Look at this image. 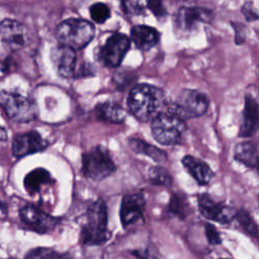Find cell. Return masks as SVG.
Returning <instances> with one entry per match:
<instances>
[{"label":"cell","mask_w":259,"mask_h":259,"mask_svg":"<svg viewBox=\"0 0 259 259\" xmlns=\"http://www.w3.org/2000/svg\"><path fill=\"white\" fill-rule=\"evenodd\" d=\"M128 146L132 149V151H134L135 153L148 156L149 158H151L153 161L157 163H163L167 160V154L164 151L140 139H136V138L130 139Z\"/></svg>","instance_id":"cell-20"},{"label":"cell","mask_w":259,"mask_h":259,"mask_svg":"<svg viewBox=\"0 0 259 259\" xmlns=\"http://www.w3.org/2000/svg\"><path fill=\"white\" fill-rule=\"evenodd\" d=\"M235 219L238 221L239 225L242 227V229L248 233L251 236L257 237L259 230L258 227L256 225V223L254 222V220L252 219V217L244 209H240L236 212V217Z\"/></svg>","instance_id":"cell-26"},{"label":"cell","mask_w":259,"mask_h":259,"mask_svg":"<svg viewBox=\"0 0 259 259\" xmlns=\"http://www.w3.org/2000/svg\"><path fill=\"white\" fill-rule=\"evenodd\" d=\"M0 105L15 122H28L35 118L36 105L28 97L13 91H0Z\"/></svg>","instance_id":"cell-7"},{"label":"cell","mask_w":259,"mask_h":259,"mask_svg":"<svg viewBox=\"0 0 259 259\" xmlns=\"http://www.w3.org/2000/svg\"><path fill=\"white\" fill-rule=\"evenodd\" d=\"M132 40L135 46L143 51H148L155 47L159 41L158 31L147 25H137L131 30Z\"/></svg>","instance_id":"cell-18"},{"label":"cell","mask_w":259,"mask_h":259,"mask_svg":"<svg viewBox=\"0 0 259 259\" xmlns=\"http://www.w3.org/2000/svg\"><path fill=\"white\" fill-rule=\"evenodd\" d=\"M107 206L103 199H97L87 209L86 222L82 228L81 241L84 245H100L110 237L107 228Z\"/></svg>","instance_id":"cell-2"},{"label":"cell","mask_w":259,"mask_h":259,"mask_svg":"<svg viewBox=\"0 0 259 259\" xmlns=\"http://www.w3.org/2000/svg\"><path fill=\"white\" fill-rule=\"evenodd\" d=\"M211 17V12L202 7H181L175 14L174 24L176 31L186 35L193 33L200 24L207 22Z\"/></svg>","instance_id":"cell-8"},{"label":"cell","mask_w":259,"mask_h":259,"mask_svg":"<svg viewBox=\"0 0 259 259\" xmlns=\"http://www.w3.org/2000/svg\"><path fill=\"white\" fill-rule=\"evenodd\" d=\"M255 168L258 170V172H259V156H258V158H257V162H256V166H255Z\"/></svg>","instance_id":"cell-33"},{"label":"cell","mask_w":259,"mask_h":259,"mask_svg":"<svg viewBox=\"0 0 259 259\" xmlns=\"http://www.w3.org/2000/svg\"><path fill=\"white\" fill-rule=\"evenodd\" d=\"M147 7L157 17H163L166 14V10L161 0H147Z\"/></svg>","instance_id":"cell-30"},{"label":"cell","mask_w":259,"mask_h":259,"mask_svg":"<svg viewBox=\"0 0 259 259\" xmlns=\"http://www.w3.org/2000/svg\"><path fill=\"white\" fill-rule=\"evenodd\" d=\"M131 41L124 34L114 33L110 35L100 50L101 62L109 68L120 65L130 49Z\"/></svg>","instance_id":"cell-9"},{"label":"cell","mask_w":259,"mask_h":259,"mask_svg":"<svg viewBox=\"0 0 259 259\" xmlns=\"http://www.w3.org/2000/svg\"><path fill=\"white\" fill-rule=\"evenodd\" d=\"M122 6L127 15H140L147 7V0H122Z\"/></svg>","instance_id":"cell-28"},{"label":"cell","mask_w":259,"mask_h":259,"mask_svg":"<svg viewBox=\"0 0 259 259\" xmlns=\"http://www.w3.org/2000/svg\"><path fill=\"white\" fill-rule=\"evenodd\" d=\"M97 119L110 123H121L126 117L123 108L113 102H103L95 107Z\"/></svg>","instance_id":"cell-19"},{"label":"cell","mask_w":259,"mask_h":259,"mask_svg":"<svg viewBox=\"0 0 259 259\" xmlns=\"http://www.w3.org/2000/svg\"><path fill=\"white\" fill-rule=\"evenodd\" d=\"M0 38L8 49L18 51L26 45L27 32L20 22L6 18L0 22Z\"/></svg>","instance_id":"cell-13"},{"label":"cell","mask_w":259,"mask_h":259,"mask_svg":"<svg viewBox=\"0 0 259 259\" xmlns=\"http://www.w3.org/2000/svg\"><path fill=\"white\" fill-rule=\"evenodd\" d=\"M182 164L199 185H207L214 175L211 168L204 161L196 157L186 155L182 158Z\"/></svg>","instance_id":"cell-17"},{"label":"cell","mask_w":259,"mask_h":259,"mask_svg":"<svg viewBox=\"0 0 259 259\" xmlns=\"http://www.w3.org/2000/svg\"><path fill=\"white\" fill-rule=\"evenodd\" d=\"M54 181L50 172L45 168H36L30 171L24 178V187L30 194L36 193L41 186L50 184Z\"/></svg>","instance_id":"cell-21"},{"label":"cell","mask_w":259,"mask_h":259,"mask_svg":"<svg viewBox=\"0 0 259 259\" xmlns=\"http://www.w3.org/2000/svg\"><path fill=\"white\" fill-rule=\"evenodd\" d=\"M221 259H228V258H221Z\"/></svg>","instance_id":"cell-34"},{"label":"cell","mask_w":259,"mask_h":259,"mask_svg":"<svg viewBox=\"0 0 259 259\" xmlns=\"http://www.w3.org/2000/svg\"><path fill=\"white\" fill-rule=\"evenodd\" d=\"M51 59L57 72L62 77L72 78L75 76V67L77 61L75 50L63 45H59L52 50Z\"/></svg>","instance_id":"cell-15"},{"label":"cell","mask_w":259,"mask_h":259,"mask_svg":"<svg viewBox=\"0 0 259 259\" xmlns=\"http://www.w3.org/2000/svg\"><path fill=\"white\" fill-rule=\"evenodd\" d=\"M165 105V96L161 89L149 85L134 86L127 96V106L131 112L141 121H149L156 117Z\"/></svg>","instance_id":"cell-1"},{"label":"cell","mask_w":259,"mask_h":259,"mask_svg":"<svg viewBox=\"0 0 259 259\" xmlns=\"http://www.w3.org/2000/svg\"><path fill=\"white\" fill-rule=\"evenodd\" d=\"M208 98L206 95L195 89H183L177 96L174 104L167 111L184 119L199 117L208 108Z\"/></svg>","instance_id":"cell-6"},{"label":"cell","mask_w":259,"mask_h":259,"mask_svg":"<svg viewBox=\"0 0 259 259\" xmlns=\"http://www.w3.org/2000/svg\"><path fill=\"white\" fill-rule=\"evenodd\" d=\"M200 213L207 220L221 224H229L236 217V210L224 203L214 201L208 194H200L197 199Z\"/></svg>","instance_id":"cell-10"},{"label":"cell","mask_w":259,"mask_h":259,"mask_svg":"<svg viewBox=\"0 0 259 259\" xmlns=\"http://www.w3.org/2000/svg\"><path fill=\"white\" fill-rule=\"evenodd\" d=\"M242 11L244 12V14L246 15L248 20H253V19H257L258 16L255 12H253V9H251L250 7H247L246 5L242 8Z\"/></svg>","instance_id":"cell-31"},{"label":"cell","mask_w":259,"mask_h":259,"mask_svg":"<svg viewBox=\"0 0 259 259\" xmlns=\"http://www.w3.org/2000/svg\"><path fill=\"white\" fill-rule=\"evenodd\" d=\"M234 157L237 161L248 167H255L258 158L256 147L250 142L240 143L235 148Z\"/></svg>","instance_id":"cell-22"},{"label":"cell","mask_w":259,"mask_h":259,"mask_svg":"<svg viewBox=\"0 0 259 259\" xmlns=\"http://www.w3.org/2000/svg\"><path fill=\"white\" fill-rule=\"evenodd\" d=\"M188 203L186 197L181 193H173L171 195L169 201V209L170 211L179 217L180 219H184L187 214Z\"/></svg>","instance_id":"cell-25"},{"label":"cell","mask_w":259,"mask_h":259,"mask_svg":"<svg viewBox=\"0 0 259 259\" xmlns=\"http://www.w3.org/2000/svg\"><path fill=\"white\" fill-rule=\"evenodd\" d=\"M259 130V104L252 97L247 95L243 111V120L240 126L239 136L241 138H250Z\"/></svg>","instance_id":"cell-16"},{"label":"cell","mask_w":259,"mask_h":259,"mask_svg":"<svg viewBox=\"0 0 259 259\" xmlns=\"http://www.w3.org/2000/svg\"><path fill=\"white\" fill-rule=\"evenodd\" d=\"M205 236H206L207 242L210 245H219L222 242L220 233L218 232L215 227L210 224L205 225Z\"/></svg>","instance_id":"cell-29"},{"label":"cell","mask_w":259,"mask_h":259,"mask_svg":"<svg viewBox=\"0 0 259 259\" xmlns=\"http://www.w3.org/2000/svg\"><path fill=\"white\" fill-rule=\"evenodd\" d=\"M19 217L26 226L39 233L51 232L59 224V219L30 205L20 208Z\"/></svg>","instance_id":"cell-11"},{"label":"cell","mask_w":259,"mask_h":259,"mask_svg":"<svg viewBox=\"0 0 259 259\" xmlns=\"http://www.w3.org/2000/svg\"><path fill=\"white\" fill-rule=\"evenodd\" d=\"M24 259H72L69 254H62L51 248L38 247L30 250Z\"/></svg>","instance_id":"cell-23"},{"label":"cell","mask_w":259,"mask_h":259,"mask_svg":"<svg viewBox=\"0 0 259 259\" xmlns=\"http://www.w3.org/2000/svg\"><path fill=\"white\" fill-rule=\"evenodd\" d=\"M48 142L34 131L24 134H18L12 141V154L16 158H22L24 156L44 151L48 147Z\"/></svg>","instance_id":"cell-12"},{"label":"cell","mask_w":259,"mask_h":259,"mask_svg":"<svg viewBox=\"0 0 259 259\" xmlns=\"http://www.w3.org/2000/svg\"><path fill=\"white\" fill-rule=\"evenodd\" d=\"M7 140V133H6V130L3 128L1 125H0V141H6Z\"/></svg>","instance_id":"cell-32"},{"label":"cell","mask_w":259,"mask_h":259,"mask_svg":"<svg viewBox=\"0 0 259 259\" xmlns=\"http://www.w3.org/2000/svg\"><path fill=\"white\" fill-rule=\"evenodd\" d=\"M116 171L109 151L103 146H96L82 155V172L93 181H101Z\"/></svg>","instance_id":"cell-5"},{"label":"cell","mask_w":259,"mask_h":259,"mask_svg":"<svg viewBox=\"0 0 259 259\" xmlns=\"http://www.w3.org/2000/svg\"><path fill=\"white\" fill-rule=\"evenodd\" d=\"M90 16L95 22L103 23L110 16V9L106 4L97 2L90 7Z\"/></svg>","instance_id":"cell-27"},{"label":"cell","mask_w":259,"mask_h":259,"mask_svg":"<svg viewBox=\"0 0 259 259\" xmlns=\"http://www.w3.org/2000/svg\"><path fill=\"white\" fill-rule=\"evenodd\" d=\"M94 36V26L82 19L70 18L59 24L56 29V37L59 45L73 50H81L86 47Z\"/></svg>","instance_id":"cell-3"},{"label":"cell","mask_w":259,"mask_h":259,"mask_svg":"<svg viewBox=\"0 0 259 259\" xmlns=\"http://www.w3.org/2000/svg\"><path fill=\"white\" fill-rule=\"evenodd\" d=\"M149 178L153 184L162 185V186H171L173 182V178L171 174L162 166L152 167L149 171Z\"/></svg>","instance_id":"cell-24"},{"label":"cell","mask_w":259,"mask_h":259,"mask_svg":"<svg viewBox=\"0 0 259 259\" xmlns=\"http://www.w3.org/2000/svg\"><path fill=\"white\" fill-rule=\"evenodd\" d=\"M151 130L158 143L164 146H174L181 143L186 125L182 118L166 111L160 112L152 119Z\"/></svg>","instance_id":"cell-4"},{"label":"cell","mask_w":259,"mask_h":259,"mask_svg":"<svg viewBox=\"0 0 259 259\" xmlns=\"http://www.w3.org/2000/svg\"><path fill=\"white\" fill-rule=\"evenodd\" d=\"M145 197L143 193H130L123 196L120 205V221L125 228L143 218L145 209Z\"/></svg>","instance_id":"cell-14"}]
</instances>
